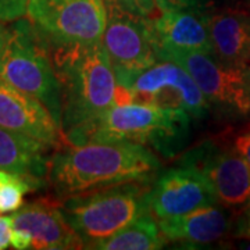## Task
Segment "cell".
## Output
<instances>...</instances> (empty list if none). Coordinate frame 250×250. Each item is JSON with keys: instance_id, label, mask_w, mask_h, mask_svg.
<instances>
[{"instance_id": "cell-1", "label": "cell", "mask_w": 250, "mask_h": 250, "mask_svg": "<svg viewBox=\"0 0 250 250\" xmlns=\"http://www.w3.org/2000/svg\"><path fill=\"white\" fill-rule=\"evenodd\" d=\"M160 167L156 154L139 143H64L49 160L47 184L68 197L131 181L152 179Z\"/></svg>"}, {"instance_id": "cell-2", "label": "cell", "mask_w": 250, "mask_h": 250, "mask_svg": "<svg viewBox=\"0 0 250 250\" xmlns=\"http://www.w3.org/2000/svg\"><path fill=\"white\" fill-rule=\"evenodd\" d=\"M49 47L60 82L64 138L113 107L118 83L103 42Z\"/></svg>"}, {"instance_id": "cell-3", "label": "cell", "mask_w": 250, "mask_h": 250, "mask_svg": "<svg viewBox=\"0 0 250 250\" xmlns=\"http://www.w3.org/2000/svg\"><path fill=\"white\" fill-rule=\"evenodd\" d=\"M190 114L182 108L129 102L114 104L92 124L65 135L64 143L132 142L174 157L190 136Z\"/></svg>"}, {"instance_id": "cell-4", "label": "cell", "mask_w": 250, "mask_h": 250, "mask_svg": "<svg viewBox=\"0 0 250 250\" xmlns=\"http://www.w3.org/2000/svg\"><path fill=\"white\" fill-rule=\"evenodd\" d=\"M149 181H131L62 199V213L80 235L83 249H89L93 243L113 236L150 213Z\"/></svg>"}, {"instance_id": "cell-5", "label": "cell", "mask_w": 250, "mask_h": 250, "mask_svg": "<svg viewBox=\"0 0 250 250\" xmlns=\"http://www.w3.org/2000/svg\"><path fill=\"white\" fill-rule=\"evenodd\" d=\"M9 46L0 78L41 100L62 126V92L50 47L31 20L9 27Z\"/></svg>"}, {"instance_id": "cell-6", "label": "cell", "mask_w": 250, "mask_h": 250, "mask_svg": "<svg viewBox=\"0 0 250 250\" xmlns=\"http://www.w3.org/2000/svg\"><path fill=\"white\" fill-rule=\"evenodd\" d=\"M107 25L103 46L108 54L117 83L128 88L132 81L160 62L153 21L149 16L106 0Z\"/></svg>"}, {"instance_id": "cell-7", "label": "cell", "mask_w": 250, "mask_h": 250, "mask_svg": "<svg viewBox=\"0 0 250 250\" xmlns=\"http://www.w3.org/2000/svg\"><path fill=\"white\" fill-rule=\"evenodd\" d=\"M27 16L49 46L100 43L107 25L106 0H28Z\"/></svg>"}, {"instance_id": "cell-8", "label": "cell", "mask_w": 250, "mask_h": 250, "mask_svg": "<svg viewBox=\"0 0 250 250\" xmlns=\"http://www.w3.org/2000/svg\"><path fill=\"white\" fill-rule=\"evenodd\" d=\"M182 65L196 81L210 110L228 118H250V65H229L214 56L184 52L164 56Z\"/></svg>"}, {"instance_id": "cell-9", "label": "cell", "mask_w": 250, "mask_h": 250, "mask_svg": "<svg viewBox=\"0 0 250 250\" xmlns=\"http://www.w3.org/2000/svg\"><path fill=\"white\" fill-rule=\"evenodd\" d=\"M126 89L132 102L182 108L196 120L205 118L210 111L205 95L193 77L182 65L171 60H160L145 70Z\"/></svg>"}, {"instance_id": "cell-10", "label": "cell", "mask_w": 250, "mask_h": 250, "mask_svg": "<svg viewBox=\"0 0 250 250\" xmlns=\"http://www.w3.org/2000/svg\"><path fill=\"white\" fill-rule=\"evenodd\" d=\"M181 163L195 167L205 175L218 205L235 208L250 203V167L235 146L207 141L189 150Z\"/></svg>"}, {"instance_id": "cell-11", "label": "cell", "mask_w": 250, "mask_h": 250, "mask_svg": "<svg viewBox=\"0 0 250 250\" xmlns=\"http://www.w3.org/2000/svg\"><path fill=\"white\" fill-rule=\"evenodd\" d=\"M11 217L14 249H83V242L67 221L60 206L38 200L22 206Z\"/></svg>"}, {"instance_id": "cell-12", "label": "cell", "mask_w": 250, "mask_h": 250, "mask_svg": "<svg viewBox=\"0 0 250 250\" xmlns=\"http://www.w3.org/2000/svg\"><path fill=\"white\" fill-rule=\"evenodd\" d=\"M218 205L214 190L200 171L181 163L163 172L150 190V211L156 218H168Z\"/></svg>"}, {"instance_id": "cell-13", "label": "cell", "mask_w": 250, "mask_h": 250, "mask_svg": "<svg viewBox=\"0 0 250 250\" xmlns=\"http://www.w3.org/2000/svg\"><path fill=\"white\" fill-rule=\"evenodd\" d=\"M205 20L211 56L229 65H250V7L215 3L200 11Z\"/></svg>"}, {"instance_id": "cell-14", "label": "cell", "mask_w": 250, "mask_h": 250, "mask_svg": "<svg viewBox=\"0 0 250 250\" xmlns=\"http://www.w3.org/2000/svg\"><path fill=\"white\" fill-rule=\"evenodd\" d=\"M0 128L27 135L49 146L64 145L62 126L45 104L1 78Z\"/></svg>"}, {"instance_id": "cell-15", "label": "cell", "mask_w": 250, "mask_h": 250, "mask_svg": "<svg viewBox=\"0 0 250 250\" xmlns=\"http://www.w3.org/2000/svg\"><path fill=\"white\" fill-rule=\"evenodd\" d=\"M159 225L167 242L200 249L224 238L229 231L231 221L223 208L213 205L187 214L160 218Z\"/></svg>"}, {"instance_id": "cell-16", "label": "cell", "mask_w": 250, "mask_h": 250, "mask_svg": "<svg viewBox=\"0 0 250 250\" xmlns=\"http://www.w3.org/2000/svg\"><path fill=\"white\" fill-rule=\"evenodd\" d=\"M160 60L171 53L200 52L211 54L205 20L195 11H161L153 20Z\"/></svg>"}, {"instance_id": "cell-17", "label": "cell", "mask_w": 250, "mask_h": 250, "mask_svg": "<svg viewBox=\"0 0 250 250\" xmlns=\"http://www.w3.org/2000/svg\"><path fill=\"white\" fill-rule=\"evenodd\" d=\"M50 146L27 135L0 128V170L20 175L35 189L45 185L49 170Z\"/></svg>"}, {"instance_id": "cell-18", "label": "cell", "mask_w": 250, "mask_h": 250, "mask_svg": "<svg viewBox=\"0 0 250 250\" xmlns=\"http://www.w3.org/2000/svg\"><path fill=\"white\" fill-rule=\"evenodd\" d=\"M167 239L161 232L154 215L146 213L136 221L113 236L93 243L89 249L99 250H156L161 249Z\"/></svg>"}, {"instance_id": "cell-19", "label": "cell", "mask_w": 250, "mask_h": 250, "mask_svg": "<svg viewBox=\"0 0 250 250\" xmlns=\"http://www.w3.org/2000/svg\"><path fill=\"white\" fill-rule=\"evenodd\" d=\"M31 190H35V188L29 181L6 171L0 179V214L20 210L24 205L25 193Z\"/></svg>"}, {"instance_id": "cell-20", "label": "cell", "mask_w": 250, "mask_h": 250, "mask_svg": "<svg viewBox=\"0 0 250 250\" xmlns=\"http://www.w3.org/2000/svg\"><path fill=\"white\" fill-rule=\"evenodd\" d=\"M161 11H195L200 13L217 3V0H154Z\"/></svg>"}, {"instance_id": "cell-21", "label": "cell", "mask_w": 250, "mask_h": 250, "mask_svg": "<svg viewBox=\"0 0 250 250\" xmlns=\"http://www.w3.org/2000/svg\"><path fill=\"white\" fill-rule=\"evenodd\" d=\"M28 0H0V22H14L27 14Z\"/></svg>"}, {"instance_id": "cell-22", "label": "cell", "mask_w": 250, "mask_h": 250, "mask_svg": "<svg viewBox=\"0 0 250 250\" xmlns=\"http://www.w3.org/2000/svg\"><path fill=\"white\" fill-rule=\"evenodd\" d=\"M13 239V217H4L0 214V250L11 246Z\"/></svg>"}, {"instance_id": "cell-23", "label": "cell", "mask_w": 250, "mask_h": 250, "mask_svg": "<svg viewBox=\"0 0 250 250\" xmlns=\"http://www.w3.org/2000/svg\"><path fill=\"white\" fill-rule=\"evenodd\" d=\"M233 146H235V149H236L238 152L241 153L242 157L246 160V163L249 164L250 167V129L248 132L239 135V136L236 138Z\"/></svg>"}, {"instance_id": "cell-24", "label": "cell", "mask_w": 250, "mask_h": 250, "mask_svg": "<svg viewBox=\"0 0 250 250\" xmlns=\"http://www.w3.org/2000/svg\"><path fill=\"white\" fill-rule=\"evenodd\" d=\"M9 27H6L3 22H0V74H1L4 59H6V52H7V46H9Z\"/></svg>"}, {"instance_id": "cell-25", "label": "cell", "mask_w": 250, "mask_h": 250, "mask_svg": "<svg viewBox=\"0 0 250 250\" xmlns=\"http://www.w3.org/2000/svg\"><path fill=\"white\" fill-rule=\"evenodd\" d=\"M217 3H229V4H239V6L250 7V0H217Z\"/></svg>"}, {"instance_id": "cell-26", "label": "cell", "mask_w": 250, "mask_h": 250, "mask_svg": "<svg viewBox=\"0 0 250 250\" xmlns=\"http://www.w3.org/2000/svg\"><path fill=\"white\" fill-rule=\"evenodd\" d=\"M246 223H248V227H246V235H248V236H250V211H249V215H248V221H246Z\"/></svg>"}, {"instance_id": "cell-27", "label": "cell", "mask_w": 250, "mask_h": 250, "mask_svg": "<svg viewBox=\"0 0 250 250\" xmlns=\"http://www.w3.org/2000/svg\"><path fill=\"white\" fill-rule=\"evenodd\" d=\"M4 172H6V171H4V170H0V179L3 178V175H4Z\"/></svg>"}]
</instances>
